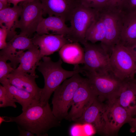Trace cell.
I'll return each mask as SVG.
<instances>
[{
  "instance_id": "1",
  "label": "cell",
  "mask_w": 136,
  "mask_h": 136,
  "mask_svg": "<svg viewBox=\"0 0 136 136\" xmlns=\"http://www.w3.org/2000/svg\"><path fill=\"white\" fill-rule=\"evenodd\" d=\"M5 119L6 122H15L21 129L37 136H47L46 133L50 129L60 125L49 103L42 105L39 101L31 105L18 116L5 117Z\"/></svg>"
},
{
  "instance_id": "2",
  "label": "cell",
  "mask_w": 136,
  "mask_h": 136,
  "mask_svg": "<svg viewBox=\"0 0 136 136\" xmlns=\"http://www.w3.org/2000/svg\"><path fill=\"white\" fill-rule=\"evenodd\" d=\"M42 59L37 69L44 79V86L42 88L39 101L41 105H44L48 103L51 95L65 80L76 74H82L83 70L78 65H75L73 71L65 70L62 66V61L60 58L55 62L47 56Z\"/></svg>"
},
{
  "instance_id": "3",
  "label": "cell",
  "mask_w": 136,
  "mask_h": 136,
  "mask_svg": "<svg viewBox=\"0 0 136 136\" xmlns=\"http://www.w3.org/2000/svg\"><path fill=\"white\" fill-rule=\"evenodd\" d=\"M83 70L97 99L103 102L114 100L118 97L125 81H122L111 72L105 74Z\"/></svg>"
},
{
  "instance_id": "4",
  "label": "cell",
  "mask_w": 136,
  "mask_h": 136,
  "mask_svg": "<svg viewBox=\"0 0 136 136\" xmlns=\"http://www.w3.org/2000/svg\"><path fill=\"white\" fill-rule=\"evenodd\" d=\"M83 79L79 73L76 74L65 80L54 91L52 111L59 121L65 119L67 116L74 94Z\"/></svg>"
},
{
  "instance_id": "5",
  "label": "cell",
  "mask_w": 136,
  "mask_h": 136,
  "mask_svg": "<svg viewBox=\"0 0 136 136\" xmlns=\"http://www.w3.org/2000/svg\"><path fill=\"white\" fill-rule=\"evenodd\" d=\"M97 11L78 1L70 18L71 26L66 38L71 42H77L83 45L87 41L86 40L87 30L94 20Z\"/></svg>"
},
{
  "instance_id": "6",
  "label": "cell",
  "mask_w": 136,
  "mask_h": 136,
  "mask_svg": "<svg viewBox=\"0 0 136 136\" xmlns=\"http://www.w3.org/2000/svg\"><path fill=\"white\" fill-rule=\"evenodd\" d=\"M98 11L106 30L105 37L100 44L110 56L114 47L120 42L123 13L119 9L109 7Z\"/></svg>"
},
{
  "instance_id": "7",
  "label": "cell",
  "mask_w": 136,
  "mask_h": 136,
  "mask_svg": "<svg viewBox=\"0 0 136 136\" xmlns=\"http://www.w3.org/2000/svg\"><path fill=\"white\" fill-rule=\"evenodd\" d=\"M110 64L111 72L121 80L134 79L136 61L127 48L121 43L117 44L113 49Z\"/></svg>"
},
{
  "instance_id": "8",
  "label": "cell",
  "mask_w": 136,
  "mask_h": 136,
  "mask_svg": "<svg viewBox=\"0 0 136 136\" xmlns=\"http://www.w3.org/2000/svg\"><path fill=\"white\" fill-rule=\"evenodd\" d=\"M84 51V71L105 74L111 72L110 64V55L99 45L86 42L83 45Z\"/></svg>"
},
{
  "instance_id": "9",
  "label": "cell",
  "mask_w": 136,
  "mask_h": 136,
  "mask_svg": "<svg viewBox=\"0 0 136 136\" xmlns=\"http://www.w3.org/2000/svg\"><path fill=\"white\" fill-rule=\"evenodd\" d=\"M20 3L22 10L20 19L15 24L14 29L19 28L20 33L30 37L36 32L39 25L44 18L42 4L40 0L28 3Z\"/></svg>"
},
{
  "instance_id": "10",
  "label": "cell",
  "mask_w": 136,
  "mask_h": 136,
  "mask_svg": "<svg viewBox=\"0 0 136 136\" xmlns=\"http://www.w3.org/2000/svg\"><path fill=\"white\" fill-rule=\"evenodd\" d=\"M96 98L87 79L83 78L74 94L71 109L65 119L73 121L80 117Z\"/></svg>"
},
{
  "instance_id": "11",
  "label": "cell",
  "mask_w": 136,
  "mask_h": 136,
  "mask_svg": "<svg viewBox=\"0 0 136 136\" xmlns=\"http://www.w3.org/2000/svg\"><path fill=\"white\" fill-rule=\"evenodd\" d=\"M134 117L118 103L116 99L107 103L105 118L106 135L114 134Z\"/></svg>"
},
{
  "instance_id": "12",
  "label": "cell",
  "mask_w": 136,
  "mask_h": 136,
  "mask_svg": "<svg viewBox=\"0 0 136 136\" xmlns=\"http://www.w3.org/2000/svg\"><path fill=\"white\" fill-rule=\"evenodd\" d=\"M33 45L32 38L20 33L7 42L6 46L0 51V56L10 60L12 66L15 69L23 53Z\"/></svg>"
},
{
  "instance_id": "13",
  "label": "cell",
  "mask_w": 136,
  "mask_h": 136,
  "mask_svg": "<svg viewBox=\"0 0 136 136\" xmlns=\"http://www.w3.org/2000/svg\"><path fill=\"white\" fill-rule=\"evenodd\" d=\"M107 104L97 98L82 115L73 121L81 124H89L95 131L100 134L106 135V123L105 118Z\"/></svg>"
},
{
  "instance_id": "14",
  "label": "cell",
  "mask_w": 136,
  "mask_h": 136,
  "mask_svg": "<svg viewBox=\"0 0 136 136\" xmlns=\"http://www.w3.org/2000/svg\"><path fill=\"white\" fill-rule=\"evenodd\" d=\"M34 45L40 48V56H44L59 51L65 44L71 42L64 36L53 34L39 35L37 33L32 38Z\"/></svg>"
},
{
  "instance_id": "15",
  "label": "cell",
  "mask_w": 136,
  "mask_h": 136,
  "mask_svg": "<svg viewBox=\"0 0 136 136\" xmlns=\"http://www.w3.org/2000/svg\"><path fill=\"white\" fill-rule=\"evenodd\" d=\"M16 69L7 76L10 84L16 87L31 94L37 100L40 101L42 88L37 84L35 80L38 77Z\"/></svg>"
},
{
  "instance_id": "16",
  "label": "cell",
  "mask_w": 136,
  "mask_h": 136,
  "mask_svg": "<svg viewBox=\"0 0 136 136\" xmlns=\"http://www.w3.org/2000/svg\"><path fill=\"white\" fill-rule=\"evenodd\" d=\"M43 14L49 16H56L65 21H69L73 10L77 6V0H40Z\"/></svg>"
},
{
  "instance_id": "17",
  "label": "cell",
  "mask_w": 136,
  "mask_h": 136,
  "mask_svg": "<svg viewBox=\"0 0 136 136\" xmlns=\"http://www.w3.org/2000/svg\"><path fill=\"white\" fill-rule=\"evenodd\" d=\"M65 21L61 18L56 16L44 18L38 26L37 33L62 35L65 37L70 30L69 27L65 24Z\"/></svg>"
},
{
  "instance_id": "18",
  "label": "cell",
  "mask_w": 136,
  "mask_h": 136,
  "mask_svg": "<svg viewBox=\"0 0 136 136\" xmlns=\"http://www.w3.org/2000/svg\"><path fill=\"white\" fill-rule=\"evenodd\" d=\"M134 79L125 81L116 99L119 104L133 117L136 116V86Z\"/></svg>"
},
{
  "instance_id": "19",
  "label": "cell",
  "mask_w": 136,
  "mask_h": 136,
  "mask_svg": "<svg viewBox=\"0 0 136 136\" xmlns=\"http://www.w3.org/2000/svg\"><path fill=\"white\" fill-rule=\"evenodd\" d=\"M23 9L20 3L19 5L8 7L0 10V26L4 24L8 31L6 40L10 41L16 34L14 29L15 24L19 20Z\"/></svg>"
},
{
  "instance_id": "20",
  "label": "cell",
  "mask_w": 136,
  "mask_h": 136,
  "mask_svg": "<svg viewBox=\"0 0 136 136\" xmlns=\"http://www.w3.org/2000/svg\"><path fill=\"white\" fill-rule=\"evenodd\" d=\"M39 48L38 46L34 44L24 52L20 58L19 65L16 69L33 76L37 75L36 70L42 59Z\"/></svg>"
},
{
  "instance_id": "21",
  "label": "cell",
  "mask_w": 136,
  "mask_h": 136,
  "mask_svg": "<svg viewBox=\"0 0 136 136\" xmlns=\"http://www.w3.org/2000/svg\"><path fill=\"white\" fill-rule=\"evenodd\" d=\"M58 53L60 58L65 63L75 65L84 64V50L79 43L65 44L59 50Z\"/></svg>"
},
{
  "instance_id": "22",
  "label": "cell",
  "mask_w": 136,
  "mask_h": 136,
  "mask_svg": "<svg viewBox=\"0 0 136 136\" xmlns=\"http://www.w3.org/2000/svg\"><path fill=\"white\" fill-rule=\"evenodd\" d=\"M122 12L123 21L120 43L126 46L136 41V11Z\"/></svg>"
},
{
  "instance_id": "23",
  "label": "cell",
  "mask_w": 136,
  "mask_h": 136,
  "mask_svg": "<svg viewBox=\"0 0 136 136\" xmlns=\"http://www.w3.org/2000/svg\"><path fill=\"white\" fill-rule=\"evenodd\" d=\"M1 83L6 88L9 95L15 102L22 106V111L32 104L39 101L36 99L30 93L11 84L8 79Z\"/></svg>"
},
{
  "instance_id": "24",
  "label": "cell",
  "mask_w": 136,
  "mask_h": 136,
  "mask_svg": "<svg viewBox=\"0 0 136 136\" xmlns=\"http://www.w3.org/2000/svg\"><path fill=\"white\" fill-rule=\"evenodd\" d=\"M106 35V30L104 22L98 12L95 18L86 32V40L92 43L102 42Z\"/></svg>"
},
{
  "instance_id": "25",
  "label": "cell",
  "mask_w": 136,
  "mask_h": 136,
  "mask_svg": "<svg viewBox=\"0 0 136 136\" xmlns=\"http://www.w3.org/2000/svg\"><path fill=\"white\" fill-rule=\"evenodd\" d=\"M14 100L8 93L6 88L0 85V107H11L16 108L17 106Z\"/></svg>"
},
{
  "instance_id": "26",
  "label": "cell",
  "mask_w": 136,
  "mask_h": 136,
  "mask_svg": "<svg viewBox=\"0 0 136 136\" xmlns=\"http://www.w3.org/2000/svg\"><path fill=\"white\" fill-rule=\"evenodd\" d=\"M84 6L97 11L108 7V0H77Z\"/></svg>"
},
{
  "instance_id": "27",
  "label": "cell",
  "mask_w": 136,
  "mask_h": 136,
  "mask_svg": "<svg viewBox=\"0 0 136 136\" xmlns=\"http://www.w3.org/2000/svg\"><path fill=\"white\" fill-rule=\"evenodd\" d=\"M4 57L0 56V83L7 79L8 76L15 69L11 66L10 62Z\"/></svg>"
},
{
  "instance_id": "28",
  "label": "cell",
  "mask_w": 136,
  "mask_h": 136,
  "mask_svg": "<svg viewBox=\"0 0 136 136\" xmlns=\"http://www.w3.org/2000/svg\"><path fill=\"white\" fill-rule=\"evenodd\" d=\"M120 10L125 12L136 11V0H123Z\"/></svg>"
},
{
  "instance_id": "29",
  "label": "cell",
  "mask_w": 136,
  "mask_h": 136,
  "mask_svg": "<svg viewBox=\"0 0 136 136\" xmlns=\"http://www.w3.org/2000/svg\"><path fill=\"white\" fill-rule=\"evenodd\" d=\"M0 28V49L1 50L6 46V41L8 35V31L6 27L3 25Z\"/></svg>"
},
{
  "instance_id": "30",
  "label": "cell",
  "mask_w": 136,
  "mask_h": 136,
  "mask_svg": "<svg viewBox=\"0 0 136 136\" xmlns=\"http://www.w3.org/2000/svg\"><path fill=\"white\" fill-rule=\"evenodd\" d=\"M123 0H108V7L121 9Z\"/></svg>"
},
{
  "instance_id": "31",
  "label": "cell",
  "mask_w": 136,
  "mask_h": 136,
  "mask_svg": "<svg viewBox=\"0 0 136 136\" xmlns=\"http://www.w3.org/2000/svg\"><path fill=\"white\" fill-rule=\"evenodd\" d=\"M125 46L127 48L136 61V41Z\"/></svg>"
},
{
  "instance_id": "32",
  "label": "cell",
  "mask_w": 136,
  "mask_h": 136,
  "mask_svg": "<svg viewBox=\"0 0 136 136\" xmlns=\"http://www.w3.org/2000/svg\"><path fill=\"white\" fill-rule=\"evenodd\" d=\"M19 130V136H35L36 135L31 132L26 130L23 129L18 126Z\"/></svg>"
},
{
  "instance_id": "33",
  "label": "cell",
  "mask_w": 136,
  "mask_h": 136,
  "mask_svg": "<svg viewBox=\"0 0 136 136\" xmlns=\"http://www.w3.org/2000/svg\"><path fill=\"white\" fill-rule=\"evenodd\" d=\"M129 123L131 126L130 132H134L136 131V117H133Z\"/></svg>"
},
{
  "instance_id": "34",
  "label": "cell",
  "mask_w": 136,
  "mask_h": 136,
  "mask_svg": "<svg viewBox=\"0 0 136 136\" xmlns=\"http://www.w3.org/2000/svg\"><path fill=\"white\" fill-rule=\"evenodd\" d=\"M23 0H8V3L9 4H12L13 6H16L18 5L19 3L22 1Z\"/></svg>"
},
{
  "instance_id": "35",
  "label": "cell",
  "mask_w": 136,
  "mask_h": 136,
  "mask_svg": "<svg viewBox=\"0 0 136 136\" xmlns=\"http://www.w3.org/2000/svg\"><path fill=\"white\" fill-rule=\"evenodd\" d=\"M8 7H9V6L6 5L0 1V10Z\"/></svg>"
},
{
  "instance_id": "36",
  "label": "cell",
  "mask_w": 136,
  "mask_h": 136,
  "mask_svg": "<svg viewBox=\"0 0 136 136\" xmlns=\"http://www.w3.org/2000/svg\"><path fill=\"white\" fill-rule=\"evenodd\" d=\"M4 122H5V117H0V125H1L2 123Z\"/></svg>"
},
{
  "instance_id": "37",
  "label": "cell",
  "mask_w": 136,
  "mask_h": 136,
  "mask_svg": "<svg viewBox=\"0 0 136 136\" xmlns=\"http://www.w3.org/2000/svg\"><path fill=\"white\" fill-rule=\"evenodd\" d=\"M0 1L2 2L5 4L9 6L10 4L8 3V0H0Z\"/></svg>"
},
{
  "instance_id": "38",
  "label": "cell",
  "mask_w": 136,
  "mask_h": 136,
  "mask_svg": "<svg viewBox=\"0 0 136 136\" xmlns=\"http://www.w3.org/2000/svg\"><path fill=\"white\" fill-rule=\"evenodd\" d=\"M35 0H23L22 2L24 3H28L33 1Z\"/></svg>"
},
{
  "instance_id": "39",
  "label": "cell",
  "mask_w": 136,
  "mask_h": 136,
  "mask_svg": "<svg viewBox=\"0 0 136 136\" xmlns=\"http://www.w3.org/2000/svg\"><path fill=\"white\" fill-rule=\"evenodd\" d=\"M135 75H136V71L135 72ZM134 82L135 83V84L136 86V77L134 79Z\"/></svg>"
}]
</instances>
